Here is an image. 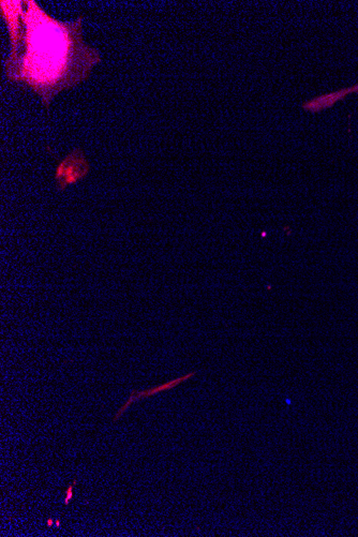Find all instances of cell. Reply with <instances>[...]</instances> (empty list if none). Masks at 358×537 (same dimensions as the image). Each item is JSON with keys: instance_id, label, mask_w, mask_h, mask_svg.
Instances as JSON below:
<instances>
[{"instance_id": "obj_7", "label": "cell", "mask_w": 358, "mask_h": 537, "mask_svg": "<svg viewBox=\"0 0 358 537\" xmlns=\"http://www.w3.org/2000/svg\"><path fill=\"white\" fill-rule=\"evenodd\" d=\"M55 526H56V528H60V526H61L60 520L59 519L56 520V521H55Z\"/></svg>"}, {"instance_id": "obj_3", "label": "cell", "mask_w": 358, "mask_h": 537, "mask_svg": "<svg viewBox=\"0 0 358 537\" xmlns=\"http://www.w3.org/2000/svg\"><path fill=\"white\" fill-rule=\"evenodd\" d=\"M194 376H196V372H190V373L186 374V376L175 378V380L173 381H169V382L164 383L162 386H156V388H150V390H142V392H135V390H132V392H131L130 398H129L128 401L120 408V411L116 413L114 420H117L118 418H120V416L124 414L125 411H127V409H128L133 403H137V401L141 400V399L149 398L152 395L159 394V393L173 390V388H177L178 386H181V383L186 382V381L189 380V378H192Z\"/></svg>"}, {"instance_id": "obj_6", "label": "cell", "mask_w": 358, "mask_h": 537, "mask_svg": "<svg viewBox=\"0 0 358 537\" xmlns=\"http://www.w3.org/2000/svg\"><path fill=\"white\" fill-rule=\"evenodd\" d=\"M46 524H48V526H53V524H54V520L48 519V521H46Z\"/></svg>"}, {"instance_id": "obj_1", "label": "cell", "mask_w": 358, "mask_h": 537, "mask_svg": "<svg viewBox=\"0 0 358 537\" xmlns=\"http://www.w3.org/2000/svg\"><path fill=\"white\" fill-rule=\"evenodd\" d=\"M23 4V50L14 65L6 67V75L12 83L33 88L50 110L57 94L85 81L102 58L96 48L83 41L82 16L74 22H61L48 16L35 0Z\"/></svg>"}, {"instance_id": "obj_5", "label": "cell", "mask_w": 358, "mask_h": 537, "mask_svg": "<svg viewBox=\"0 0 358 537\" xmlns=\"http://www.w3.org/2000/svg\"><path fill=\"white\" fill-rule=\"evenodd\" d=\"M76 485V479H74L73 483H72V485H70L69 487H68L67 491H65V500H63V504L68 505L70 503V501L72 500V498H73V488L74 486Z\"/></svg>"}, {"instance_id": "obj_4", "label": "cell", "mask_w": 358, "mask_h": 537, "mask_svg": "<svg viewBox=\"0 0 358 537\" xmlns=\"http://www.w3.org/2000/svg\"><path fill=\"white\" fill-rule=\"evenodd\" d=\"M358 94V84L351 86V87L343 88V90H337V96L339 100H344L349 95Z\"/></svg>"}, {"instance_id": "obj_2", "label": "cell", "mask_w": 358, "mask_h": 537, "mask_svg": "<svg viewBox=\"0 0 358 537\" xmlns=\"http://www.w3.org/2000/svg\"><path fill=\"white\" fill-rule=\"evenodd\" d=\"M89 172V164L82 150L75 149L59 164L55 172L57 188L63 191L69 186L74 185L85 179Z\"/></svg>"}]
</instances>
